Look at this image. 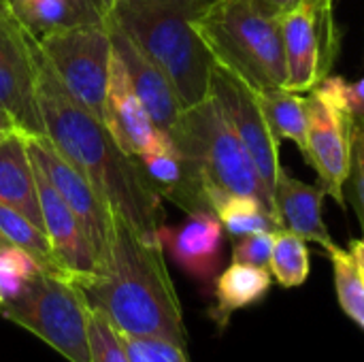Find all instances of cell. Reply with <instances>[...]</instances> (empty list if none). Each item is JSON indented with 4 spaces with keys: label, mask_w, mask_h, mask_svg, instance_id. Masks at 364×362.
<instances>
[{
    "label": "cell",
    "mask_w": 364,
    "mask_h": 362,
    "mask_svg": "<svg viewBox=\"0 0 364 362\" xmlns=\"http://www.w3.org/2000/svg\"><path fill=\"white\" fill-rule=\"evenodd\" d=\"M36 105L53 147L94 186L100 198L141 235L160 239L162 196L143 166L113 137L109 126L87 111L60 81L34 34Z\"/></svg>",
    "instance_id": "obj_1"
},
{
    "label": "cell",
    "mask_w": 364,
    "mask_h": 362,
    "mask_svg": "<svg viewBox=\"0 0 364 362\" xmlns=\"http://www.w3.org/2000/svg\"><path fill=\"white\" fill-rule=\"evenodd\" d=\"M87 305L124 335L162 337L188 346L183 312L173 286L164 245L141 235L113 213L111 243L105 262L90 277L75 280Z\"/></svg>",
    "instance_id": "obj_2"
},
{
    "label": "cell",
    "mask_w": 364,
    "mask_h": 362,
    "mask_svg": "<svg viewBox=\"0 0 364 362\" xmlns=\"http://www.w3.org/2000/svg\"><path fill=\"white\" fill-rule=\"evenodd\" d=\"M211 0H117L109 17L168 75L183 109L209 96L213 55L194 30Z\"/></svg>",
    "instance_id": "obj_3"
},
{
    "label": "cell",
    "mask_w": 364,
    "mask_h": 362,
    "mask_svg": "<svg viewBox=\"0 0 364 362\" xmlns=\"http://www.w3.org/2000/svg\"><path fill=\"white\" fill-rule=\"evenodd\" d=\"M282 17L264 0H211L192 26L213 60L260 94L288 79Z\"/></svg>",
    "instance_id": "obj_4"
},
{
    "label": "cell",
    "mask_w": 364,
    "mask_h": 362,
    "mask_svg": "<svg viewBox=\"0 0 364 362\" xmlns=\"http://www.w3.org/2000/svg\"><path fill=\"white\" fill-rule=\"evenodd\" d=\"M168 139L198 171L213 213L224 198L245 194L262 201L275 218L271 194L211 92L198 105L183 109Z\"/></svg>",
    "instance_id": "obj_5"
},
{
    "label": "cell",
    "mask_w": 364,
    "mask_h": 362,
    "mask_svg": "<svg viewBox=\"0 0 364 362\" xmlns=\"http://www.w3.org/2000/svg\"><path fill=\"white\" fill-rule=\"evenodd\" d=\"M0 316L36 335L68 362H92L90 305L73 277L38 271L15 297L2 301Z\"/></svg>",
    "instance_id": "obj_6"
},
{
    "label": "cell",
    "mask_w": 364,
    "mask_h": 362,
    "mask_svg": "<svg viewBox=\"0 0 364 362\" xmlns=\"http://www.w3.org/2000/svg\"><path fill=\"white\" fill-rule=\"evenodd\" d=\"M66 90L107 124L113 43L107 21H83L36 36Z\"/></svg>",
    "instance_id": "obj_7"
},
{
    "label": "cell",
    "mask_w": 364,
    "mask_h": 362,
    "mask_svg": "<svg viewBox=\"0 0 364 362\" xmlns=\"http://www.w3.org/2000/svg\"><path fill=\"white\" fill-rule=\"evenodd\" d=\"M346 87V79L328 75L307 92V147L303 154L318 173L324 192L341 207H346V179L356 122Z\"/></svg>",
    "instance_id": "obj_8"
},
{
    "label": "cell",
    "mask_w": 364,
    "mask_h": 362,
    "mask_svg": "<svg viewBox=\"0 0 364 362\" xmlns=\"http://www.w3.org/2000/svg\"><path fill=\"white\" fill-rule=\"evenodd\" d=\"M286 49V90L307 94L333 70L341 49L335 0H299L282 17Z\"/></svg>",
    "instance_id": "obj_9"
},
{
    "label": "cell",
    "mask_w": 364,
    "mask_h": 362,
    "mask_svg": "<svg viewBox=\"0 0 364 362\" xmlns=\"http://www.w3.org/2000/svg\"><path fill=\"white\" fill-rule=\"evenodd\" d=\"M28 154L30 160L43 171L62 201L68 205L73 215L77 218L81 233L90 245L96 269L105 262L111 243L113 228V211L94 190V186L79 173L49 141L47 134L32 137L28 134ZM96 273V271H94Z\"/></svg>",
    "instance_id": "obj_10"
},
{
    "label": "cell",
    "mask_w": 364,
    "mask_h": 362,
    "mask_svg": "<svg viewBox=\"0 0 364 362\" xmlns=\"http://www.w3.org/2000/svg\"><path fill=\"white\" fill-rule=\"evenodd\" d=\"M0 109L28 134H45L36 105L34 32L19 19L11 0H0Z\"/></svg>",
    "instance_id": "obj_11"
},
{
    "label": "cell",
    "mask_w": 364,
    "mask_h": 362,
    "mask_svg": "<svg viewBox=\"0 0 364 362\" xmlns=\"http://www.w3.org/2000/svg\"><path fill=\"white\" fill-rule=\"evenodd\" d=\"M209 92L220 102L239 141L243 143L247 156L252 158L260 181L264 183L267 192L273 198V188L282 171L279 141H275V137L271 134L267 126L256 92L239 75L224 68L218 62L213 64V70H211Z\"/></svg>",
    "instance_id": "obj_12"
},
{
    "label": "cell",
    "mask_w": 364,
    "mask_h": 362,
    "mask_svg": "<svg viewBox=\"0 0 364 362\" xmlns=\"http://www.w3.org/2000/svg\"><path fill=\"white\" fill-rule=\"evenodd\" d=\"M105 21L109 26L113 51L126 66L136 96L145 105L154 124L166 137H171L183 113V105L179 100V94L173 81L109 15L105 17Z\"/></svg>",
    "instance_id": "obj_13"
},
{
    "label": "cell",
    "mask_w": 364,
    "mask_h": 362,
    "mask_svg": "<svg viewBox=\"0 0 364 362\" xmlns=\"http://www.w3.org/2000/svg\"><path fill=\"white\" fill-rule=\"evenodd\" d=\"M32 166L43 213V228L51 245L55 269L73 280L90 277L96 271V262L77 218L62 201V196L55 192V188L49 183V179L43 175V171L34 162Z\"/></svg>",
    "instance_id": "obj_14"
},
{
    "label": "cell",
    "mask_w": 364,
    "mask_h": 362,
    "mask_svg": "<svg viewBox=\"0 0 364 362\" xmlns=\"http://www.w3.org/2000/svg\"><path fill=\"white\" fill-rule=\"evenodd\" d=\"M107 126L130 156H143L162 145L168 137L154 124L145 105L136 96L126 66L113 51L107 94Z\"/></svg>",
    "instance_id": "obj_15"
},
{
    "label": "cell",
    "mask_w": 364,
    "mask_h": 362,
    "mask_svg": "<svg viewBox=\"0 0 364 362\" xmlns=\"http://www.w3.org/2000/svg\"><path fill=\"white\" fill-rule=\"evenodd\" d=\"M160 241L175 262L196 280H211L220 267L224 228L213 211L188 213L179 228H160Z\"/></svg>",
    "instance_id": "obj_16"
},
{
    "label": "cell",
    "mask_w": 364,
    "mask_h": 362,
    "mask_svg": "<svg viewBox=\"0 0 364 362\" xmlns=\"http://www.w3.org/2000/svg\"><path fill=\"white\" fill-rule=\"evenodd\" d=\"M324 196L326 192L322 186L305 183L282 169L273 188L277 226L303 237L305 241L318 243L322 250H328L335 241L322 218Z\"/></svg>",
    "instance_id": "obj_17"
},
{
    "label": "cell",
    "mask_w": 364,
    "mask_h": 362,
    "mask_svg": "<svg viewBox=\"0 0 364 362\" xmlns=\"http://www.w3.org/2000/svg\"><path fill=\"white\" fill-rule=\"evenodd\" d=\"M0 203L26 215L43 233V213L28 154V132L19 130L0 143Z\"/></svg>",
    "instance_id": "obj_18"
},
{
    "label": "cell",
    "mask_w": 364,
    "mask_h": 362,
    "mask_svg": "<svg viewBox=\"0 0 364 362\" xmlns=\"http://www.w3.org/2000/svg\"><path fill=\"white\" fill-rule=\"evenodd\" d=\"M273 275L269 269L232 262L215 280V307L209 312L211 320L224 331L235 312L260 303L271 290Z\"/></svg>",
    "instance_id": "obj_19"
},
{
    "label": "cell",
    "mask_w": 364,
    "mask_h": 362,
    "mask_svg": "<svg viewBox=\"0 0 364 362\" xmlns=\"http://www.w3.org/2000/svg\"><path fill=\"white\" fill-rule=\"evenodd\" d=\"M275 141H292L301 154L307 147V98L286 87L256 94Z\"/></svg>",
    "instance_id": "obj_20"
},
{
    "label": "cell",
    "mask_w": 364,
    "mask_h": 362,
    "mask_svg": "<svg viewBox=\"0 0 364 362\" xmlns=\"http://www.w3.org/2000/svg\"><path fill=\"white\" fill-rule=\"evenodd\" d=\"M215 215L222 222V228L235 239L254 233L279 230L277 220L273 218L269 207L256 196H245V194L228 196L215 207Z\"/></svg>",
    "instance_id": "obj_21"
},
{
    "label": "cell",
    "mask_w": 364,
    "mask_h": 362,
    "mask_svg": "<svg viewBox=\"0 0 364 362\" xmlns=\"http://www.w3.org/2000/svg\"><path fill=\"white\" fill-rule=\"evenodd\" d=\"M309 250L307 241L290 230H275L269 271L282 288H299L309 277Z\"/></svg>",
    "instance_id": "obj_22"
},
{
    "label": "cell",
    "mask_w": 364,
    "mask_h": 362,
    "mask_svg": "<svg viewBox=\"0 0 364 362\" xmlns=\"http://www.w3.org/2000/svg\"><path fill=\"white\" fill-rule=\"evenodd\" d=\"M324 252L328 254L333 265L337 299L343 314L364 331V273L356 265L350 250H343L337 243H333Z\"/></svg>",
    "instance_id": "obj_23"
},
{
    "label": "cell",
    "mask_w": 364,
    "mask_h": 362,
    "mask_svg": "<svg viewBox=\"0 0 364 362\" xmlns=\"http://www.w3.org/2000/svg\"><path fill=\"white\" fill-rule=\"evenodd\" d=\"M0 237L11 245L26 250L41 265L43 271H58L53 265L51 245H49L47 235L38 226H34L26 215H21L19 211L6 207L2 203H0Z\"/></svg>",
    "instance_id": "obj_24"
},
{
    "label": "cell",
    "mask_w": 364,
    "mask_h": 362,
    "mask_svg": "<svg viewBox=\"0 0 364 362\" xmlns=\"http://www.w3.org/2000/svg\"><path fill=\"white\" fill-rule=\"evenodd\" d=\"M19 19L36 34L43 36L47 32L83 23L77 9L70 0H11Z\"/></svg>",
    "instance_id": "obj_25"
},
{
    "label": "cell",
    "mask_w": 364,
    "mask_h": 362,
    "mask_svg": "<svg viewBox=\"0 0 364 362\" xmlns=\"http://www.w3.org/2000/svg\"><path fill=\"white\" fill-rule=\"evenodd\" d=\"M90 354L92 362H130L122 344L119 331L109 322L107 316L90 307Z\"/></svg>",
    "instance_id": "obj_26"
},
{
    "label": "cell",
    "mask_w": 364,
    "mask_h": 362,
    "mask_svg": "<svg viewBox=\"0 0 364 362\" xmlns=\"http://www.w3.org/2000/svg\"><path fill=\"white\" fill-rule=\"evenodd\" d=\"M130 362H190L186 348L162 337H132L119 333Z\"/></svg>",
    "instance_id": "obj_27"
},
{
    "label": "cell",
    "mask_w": 364,
    "mask_h": 362,
    "mask_svg": "<svg viewBox=\"0 0 364 362\" xmlns=\"http://www.w3.org/2000/svg\"><path fill=\"white\" fill-rule=\"evenodd\" d=\"M346 192L354 213L360 222L364 235V115L356 117L352 130V147H350V166L346 179Z\"/></svg>",
    "instance_id": "obj_28"
},
{
    "label": "cell",
    "mask_w": 364,
    "mask_h": 362,
    "mask_svg": "<svg viewBox=\"0 0 364 362\" xmlns=\"http://www.w3.org/2000/svg\"><path fill=\"white\" fill-rule=\"evenodd\" d=\"M275 233H254L239 237L232 245V262L269 269Z\"/></svg>",
    "instance_id": "obj_29"
},
{
    "label": "cell",
    "mask_w": 364,
    "mask_h": 362,
    "mask_svg": "<svg viewBox=\"0 0 364 362\" xmlns=\"http://www.w3.org/2000/svg\"><path fill=\"white\" fill-rule=\"evenodd\" d=\"M0 271L28 282L43 269L26 250H21L17 245H2L0 247Z\"/></svg>",
    "instance_id": "obj_30"
},
{
    "label": "cell",
    "mask_w": 364,
    "mask_h": 362,
    "mask_svg": "<svg viewBox=\"0 0 364 362\" xmlns=\"http://www.w3.org/2000/svg\"><path fill=\"white\" fill-rule=\"evenodd\" d=\"M117 0H70L83 21H105Z\"/></svg>",
    "instance_id": "obj_31"
},
{
    "label": "cell",
    "mask_w": 364,
    "mask_h": 362,
    "mask_svg": "<svg viewBox=\"0 0 364 362\" xmlns=\"http://www.w3.org/2000/svg\"><path fill=\"white\" fill-rule=\"evenodd\" d=\"M348 100H350V107L354 111L356 117L364 115V79L356 81V83H348Z\"/></svg>",
    "instance_id": "obj_32"
},
{
    "label": "cell",
    "mask_w": 364,
    "mask_h": 362,
    "mask_svg": "<svg viewBox=\"0 0 364 362\" xmlns=\"http://www.w3.org/2000/svg\"><path fill=\"white\" fill-rule=\"evenodd\" d=\"M19 130H23V128L17 124V119H15L9 111L0 109V143H2L6 137H11V134L19 132ZM23 132H26V130H23Z\"/></svg>",
    "instance_id": "obj_33"
},
{
    "label": "cell",
    "mask_w": 364,
    "mask_h": 362,
    "mask_svg": "<svg viewBox=\"0 0 364 362\" xmlns=\"http://www.w3.org/2000/svg\"><path fill=\"white\" fill-rule=\"evenodd\" d=\"M350 252H352L356 265L360 267V271L364 273V235L363 239H354V241L350 243Z\"/></svg>",
    "instance_id": "obj_34"
},
{
    "label": "cell",
    "mask_w": 364,
    "mask_h": 362,
    "mask_svg": "<svg viewBox=\"0 0 364 362\" xmlns=\"http://www.w3.org/2000/svg\"><path fill=\"white\" fill-rule=\"evenodd\" d=\"M264 2H269V4H273V6H277V9H282V11L286 13V11L292 9L299 0H264Z\"/></svg>",
    "instance_id": "obj_35"
},
{
    "label": "cell",
    "mask_w": 364,
    "mask_h": 362,
    "mask_svg": "<svg viewBox=\"0 0 364 362\" xmlns=\"http://www.w3.org/2000/svg\"><path fill=\"white\" fill-rule=\"evenodd\" d=\"M2 245H11V243H6V241H4V239L0 237V247H2Z\"/></svg>",
    "instance_id": "obj_36"
},
{
    "label": "cell",
    "mask_w": 364,
    "mask_h": 362,
    "mask_svg": "<svg viewBox=\"0 0 364 362\" xmlns=\"http://www.w3.org/2000/svg\"><path fill=\"white\" fill-rule=\"evenodd\" d=\"M2 301H4V297H2V292H0V307H2Z\"/></svg>",
    "instance_id": "obj_37"
}]
</instances>
